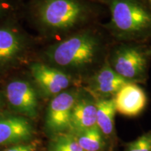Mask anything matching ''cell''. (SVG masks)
<instances>
[{"mask_svg": "<svg viewBox=\"0 0 151 151\" xmlns=\"http://www.w3.org/2000/svg\"><path fill=\"white\" fill-rule=\"evenodd\" d=\"M28 48L29 41L22 31L11 24L0 25V72L21 62Z\"/></svg>", "mask_w": 151, "mask_h": 151, "instance_id": "5", "label": "cell"}, {"mask_svg": "<svg viewBox=\"0 0 151 151\" xmlns=\"http://www.w3.org/2000/svg\"><path fill=\"white\" fill-rule=\"evenodd\" d=\"M116 112L113 98L97 99V126L106 138L114 134Z\"/></svg>", "mask_w": 151, "mask_h": 151, "instance_id": "13", "label": "cell"}, {"mask_svg": "<svg viewBox=\"0 0 151 151\" xmlns=\"http://www.w3.org/2000/svg\"><path fill=\"white\" fill-rule=\"evenodd\" d=\"M116 112L127 117H136L146 108V93L138 83L128 82L113 97Z\"/></svg>", "mask_w": 151, "mask_h": 151, "instance_id": "10", "label": "cell"}, {"mask_svg": "<svg viewBox=\"0 0 151 151\" xmlns=\"http://www.w3.org/2000/svg\"><path fill=\"white\" fill-rule=\"evenodd\" d=\"M147 1H148V6H149V7H150V9L151 10V0H147Z\"/></svg>", "mask_w": 151, "mask_h": 151, "instance_id": "20", "label": "cell"}, {"mask_svg": "<svg viewBox=\"0 0 151 151\" xmlns=\"http://www.w3.org/2000/svg\"><path fill=\"white\" fill-rule=\"evenodd\" d=\"M101 4L99 0H29L28 10L44 35L65 38L95 20Z\"/></svg>", "mask_w": 151, "mask_h": 151, "instance_id": "2", "label": "cell"}, {"mask_svg": "<svg viewBox=\"0 0 151 151\" xmlns=\"http://www.w3.org/2000/svg\"><path fill=\"white\" fill-rule=\"evenodd\" d=\"M79 93L76 88H69L52 97L46 116V124L49 131L58 134L70 131L71 112Z\"/></svg>", "mask_w": 151, "mask_h": 151, "instance_id": "6", "label": "cell"}, {"mask_svg": "<svg viewBox=\"0 0 151 151\" xmlns=\"http://www.w3.org/2000/svg\"><path fill=\"white\" fill-rule=\"evenodd\" d=\"M32 134V126L24 117L11 115L0 118V146L25 142Z\"/></svg>", "mask_w": 151, "mask_h": 151, "instance_id": "12", "label": "cell"}, {"mask_svg": "<svg viewBox=\"0 0 151 151\" xmlns=\"http://www.w3.org/2000/svg\"><path fill=\"white\" fill-rule=\"evenodd\" d=\"M36 146L35 144L30 143V144H21L17 145L11 147L4 151H35Z\"/></svg>", "mask_w": 151, "mask_h": 151, "instance_id": "18", "label": "cell"}, {"mask_svg": "<svg viewBox=\"0 0 151 151\" xmlns=\"http://www.w3.org/2000/svg\"><path fill=\"white\" fill-rule=\"evenodd\" d=\"M97 126V99L89 92H81L73 106L71 116L70 133L83 131Z\"/></svg>", "mask_w": 151, "mask_h": 151, "instance_id": "11", "label": "cell"}, {"mask_svg": "<svg viewBox=\"0 0 151 151\" xmlns=\"http://www.w3.org/2000/svg\"><path fill=\"white\" fill-rule=\"evenodd\" d=\"M50 151H84L71 133L58 134L52 143Z\"/></svg>", "mask_w": 151, "mask_h": 151, "instance_id": "15", "label": "cell"}, {"mask_svg": "<svg viewBox=\"0 0 151 151\" xmlns=\"http://www.w3.org/2000/svg\"><path fill=\"white\" fill-rule=\"evenodd\" d=\"M109 50L106 38L102 34L85 28L50 45L44 56L46 64L74 79H87L104 63Z\"/></svg>", "mask_w": 151, "mask_h": 151, "instance_id": "1", "label": "cell"}, {"mask_svg": "<svg viewBox=\"0 0 151 151\" xmlns=\"http://www.w3.org/2000/svg\"><path fill=\"white\" fill-rule=\"evenodd\" d=\"M126 151H151V130L128 143Z\"/></svg>", "mask_w": 151, "mask_h": 151, "instance_id": "16", "label": "cell"}, {"mask_svg": "<svg viewBox=\"0 0 151 151\" xmlns=\"http://www.w3.org/2000/svg\"><path fill=\"white\" fill-rule=\"evenodd\" d=\"M71 134L84 151H104L106 148V138L97 126Z\"/></svg>", "mask_w": 151, "mask_h": 151, "instance_id": "14", "label": "cell"}, {"mask_svg": "<svg viewBox=\"0 0 151 151\" xmlns=\"http://www.w3.org/2000/svg\"><path fill=\"white\" fill-rule=\"evenodd\" d=\"M20 2L18 0H0V20L16 11Z\"/></svg>", "mask_w": 151, "mask_h": 151, "instance_id": "17", "label": "cell"}, {"mask_svg": "<svg viewBox=\"0 0 151 151\" xmlns=\"http://www.w3.org/2000/svg\"><path fill=\"white\" fill-rule=\"evenodd\" d=\"M128 82L113 70L106 60L101 67L87 78V91L96 99L113 98Z\"/></svg>", "mask_w": 151, "mask_h": 151, "instance_id": "9", "label": "cell"}, {"mask_svg": "<svg viewBox=\"0 0 151 151\" xmlns=\"http://www.w3.org/2000/svg\"><path fill=\"white\" fill-rule=\"evenodd\" d=\"M6 97L11 108L16 112L32 118L37 116V92L28 81L21 78L11 81L6 87Z\"/></svg>", "mask_w": 151, "mask_h": 151, "instance_id": "8", "label": "cell"}, {"mask_svg": "<svg viewBox=\"0 0 151 151\" xmlns=\"http://www.w3.org/2000/svg\"><path fill=\"white\" fill-rule=\"evenodd\" d=\"M18 1H20V2H21V1H23V0H18Z\"/></svg>", "mask_w": 151, "mask_h": 151, "instance_id": "21", "label": "cell"}, {"mask_svg": "<svg viewBox=\"0 0 151 151\" xmlns=\"http://www.w3.org/2000/svg\"><path fill=\"white\" fill-rule=\"evenodd\" d=\"M151 48L139 43H120L109 50V65L129 82L141 83L148 78Z\"/></svg>", "mask_w": 151, "mask_h": 151, "instance_id": "4", "label": "cell"}, {"mask_svg": "<svg viewBox=\"0 0 151 151\" xmlns=\"http://www.w3.org/2000/svg\"><path fill=\"white\" fill-rule=\"evenodd\" d=\"M29 71L34 81L46 97H55L74 84L76 79L57 68L43 62H32Z\"/></svg>", "mask_w": 151, "mask_h": 151, "instance_id": "7", "label": "cell"}, {"mask_svg": "<svg viewBox=\"0 0 151 151\" xmlns=\"http://www.w3.org/2000/svg\"><path fill=\"white\" fill-rule=\"evenodd\" d=\"M143 1H147V0H143Z\"/></svg>", "mask_w": 151, "mask_h": 151, "instance_id": "22", "label": "cell"}, {"mask_svg": "<svg viewBox=\"0 0 151 151\" xmlns=\"http://www.w3.org/2000/svg\"><path fill=\"white\" fill-rule=\"evenodd\" d=\"M110 20L106 29L119 43H142L151 38V10L143 0H99Z\"/></svg>", "mask_w": 151, "mask_h": 151, "instance_id": "3", "label": "cell"}, {"mask_svg": "<svg viewBox=\"0 0 151 151\" xmlns=\"http://www.w3.org/2000/svg\"><path fill=\"white\" fill-rule=\"evenodd\" d=\"M2 106V97H1V94H0V108Z\"/></svg>", "mask_w": 151, "mask_h": 151, "instance_id": "19", "label": "cell"}]
</instances>
